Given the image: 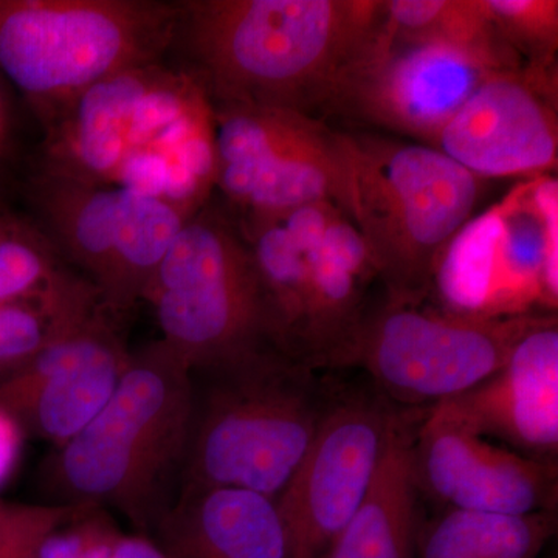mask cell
Listing matches in <instances>:
<instances>
[{"label":"cell","instance_id":"6da1fadb","mask_svg":"<svg viewBox=\"0 0 558 558\" xmlns=\"http://www.w3.org/2000/svg\"><path fill=\"white\" fill-rule=\"evenodd\" d=\"M175 44L211 105L315 117L340 108L379 39L385 0H186Z\"/></svg>","mask_w":558,"mask_h":558},{"label":"cell","instance_id":"7a4b0ae2","mask_svg":"<svg viewBox=\"0 0 558 558\" xmlns=\"http://www.w3.org/2000/svg\"><path fill=\"white\" fill-rule=\"evenodd\" d=\"M193 384L165 340L131 352L108 403L43 469L51 505L117 512L150 538L174 505L189 447Z\"/></svg>","mask_w":558,"mask_h":558},{"label":"cell","instance_id":"3957f363","mask_svg":"<svg viewBox=\"0 0 558 558\" xmlns=\"http://www.w3.org/2000/svg\"><path fill=\"white\" fill-rule=\"evenodd\" d=\"M193 409L180 492L231 487L275 498L310 449L332 395L279 351L191 371Z\"/></svg>","mask_w":558,"mask_h":558},{"label":"cell","instance_id":"277c9868","mask_svg":"<svg viewBox=\"0 0 558 558\" xmlns=\"http://www.w3.org/2000/svg\"><path fill=\"white\" fill-rule=\"evenodd\" d=\"M343 137L349 218L387 299L424 303L440 256L472 219L483 179L429 145L352 132Z\"/></svg>","mask_w":558,"mask_h":558},{"label":"cell","instance_id":"5b68a950","mask_svg":"<svg viewBox=\"0 0 558 558\" xmlns=\"http://www.w3.org/2000/svg\"><path fill=\"white\" fill-rule=\"evenodd\" d=\"M269 300L278 344L312 371L333 369L379 281L369 250L337 205L314 204L238 223Z\"/></svg>","mask_w":558,"mask_h":558},{"label":"cell","instance_id":"8992f818","mask_svg":"<svg viewBox=\"0 0 558 558\" xmlns=\"http://www.w3.org/2000/svg\"><path fill=\"white\" fill-rule=\"evenodd\" d=\"M178 24V3L0 0V73L44 124L92 84L160 64Z\"/></svg>","mask_w":558,"mask_h":558},{"label":"cell","instance_id":"52a82bcc","mask_svg":"<svg viewBox=\"0 0 558 558\" xmlns=\"http://www.w3.org/2000/svg\"><path fill=\"white\" fill-rule=\"evenodd\" d=\"M143 301L156 312L161 340L191 371L282 352L247 241L208 202L179 231Z\"/></svg>","mask_w":558,"mask_h":558},{"label":"cell","instance_id":"ba28073f","mask_svg":"<svg viewBox=\"0 0 558 558\" xmlns=\"http://www.w3.org/2000/svg\"><path fill=\"white\" fill-rule=\"evenodd\" d=\"M543 314H464L398 303L369 306L337 359L362 368L400 409L428 410L494 376Z\"/></svg>","mask_w":558,"mask_h":558},{"label":"cell","instance_id":"9c48e42d","mask_svg":"<svg viewBox=\"0 0 558 558\" xmlns=\"http://www.w3.org/2000/svg\"><path fill=\"white\" fill-rule=\"evenodd\" d=\"M216 189L244 218L306 205H337L349 216L343 132L299 110L211 105Z\"/></svg>","mask_w":558,"mask_h":558},{"label":"cell","instance_id":"30bf717a","mask_svg":"<svg viewBox=\"0 0 558 558\" xmlns=\"http://www.w3.org/2000/svg\"><path fill=\"white\" fill-rule=\"evenodd\" d=\"M399 407L379 392L336 395L310 449L275 498L286 558H326L379 469Z\"/></svg>","mask_w":558,"mask_h":558},{"label":"cell","instance_id":"8fae6325","mask_svg":"<svg viewBox=\"0 0 558 558\" xmlns=\"http://www.w3.org/2000/svg\"><path fill=\"white\" fill-rule=\"evenodd\" d=\"M119 325L98 306L62 326L24 365L0 376V409L25 435L64 446L119 387L131 357Z\"/></svg>","mask_w":558,"mask_h":558},{"label":"cell","instance_id":"7c38bea8","mask_svg":"<svg viewBox=\"0 0 558 558\" xmlns=\"http://www.w3.org/2000/svg\"><path fill=\"white\" fill-rule=\"evenodd\" d=\"M476 178L546 174L557 167V73H492L433 140Z\"/></svg>","mask_w":558,"mask_h":558},{"label":"cell","instance_id":"4fadbf2b","mask_svg":"<svg viewBox=\"0 0 558 558\" xmlns=\"http://www.w3.org/2000/svg\"><path fill=\"white\" fill-rule=\"evenodd\" d=\"M422 494L451 510L557 512V462L524 457L428 409L414 442Z\"/></svg>","mask_w":558,"mask_h":558},{"label":"cell","instance_id":"5bb4252c","mask_svg":"<svg viewBox=\"0 0 558 558\" xmlns=\"http://www.w3.org/2000/svg\"><path fill=\"white\" fill-rule=\"evenodd\" d=\"M494 70L472 54L429 43H400L381 31L339 109L432 145Z\"/></svg>","mask_w":558,"mask_h":558},{"label":"cell","instance_id":"9a60e30c","mask_svg":"<svg viewBox=\"0 0 558 558\" xmlns=\"http://www.w3.org/2000/svg\"><path fill=\"white\" fill-rule=\"evenodd\" d=\"M481 438L524 457L557 462L558 319L545 315L494 376L432 407Z\"/></svg>","mask_w":558,"mask_h":558},{"label":"cell","instance_id":"2e32d148","mask_svg":"<svg viewBox=\"0 0 558 558\" xmlns=\"http://www.w3.org/2000/svg\"><path fill=\"white\" fill-rule=\"evenodd\" d=\"M490 277L481 314H531L558 304V182L535 175L495 205Z\"/></svg>","mask_w":558,"mask_h":558},{"label":"cell","instance_id":"e0dca14e","mask_svg":"<svg viewBox=\"0 0 558 558\" xmlns=\"http://www.w3.org/2000/svg\"><path fill=\"white\" fill-rule=\"evenodd\" d=\"M161 64L124 70L92 84L43 124V172L110 185L124 150L132 116Z\"/></svg>","mask_w":558,"mask_h":558},{"label":"cell","instance_id":"ac0fdd59","mask_svg":"<svg viewBox=\"0 0 558 558\" xmlns=\"http://www.w3.org/2000/svg\"><path fill=\"white\" fill-rule=\"evenodd\" d=\"M150 539L167 558H286L274 499L244 488L180 492Z\"/></svg>","mask_w":558,"mask_h":558},{"label":"cell","instance_id":"d6986e66","mask_svg":"<svg viewBox=\"0 0 558 558\" xmlns=\"http://www.w3.org/2000/svg\"><path fill=\"white\" fill-rule=\"evenodd\" d=\"M425 411L399 407L368 494L326 558H417L424 526L414 442Z\"/></svg>","mask_w":558,"mask_h":558},{"label":"cell","instance_id":"ffe728a7","mask_svg":"<svg viewBox=\"0 0 558 558\" xmlns=\"http://www.w3.org/2000/svg\"><path fill=\"white\" fill-rule=\"evenodd\" d=\"M33 199L62 258L101 300L119 241L123 189L40 171L33 180Z\"/></svg>","mask_w":558,"mask_h":558},{"label":"cell","instance_id":"44dd1931","mask_svg":"<svg viewBox=\"0 0 558 558\" xmlns=\"http://www.w3.org/2000/svg\"><path fill=\"white\" fill-rule=\"evenodd\" d=\"M189 216L167 202L123 189L119 241L101 303L113 318L124 319L143 301L172 242Z\"/></svg>","mask_w":558,"mask_h":558},{"label":"cell","instance_id":"7402d4cb","mask_svg":"<svg viewBox=\"0 0 558 558\" xmlns=\"http://www.w3.org/2000/svg\"><path fill=\"white\" fill-rule=\"evenodd\" d=\"M384 31L400 43L453 47L494 72L524 68L488 16L484 0H385Z\"/></svg>","mask_w":558,"mask_h":558},{"label":"cell","instance_id":"603a6c76","mask_svg":"<svg viewBox=\"0 0 558 558\" xmlns=\"http://www.w3.org/2000/svg\"><path fill=\"white\" fill-rule=\"evenodd\" d=\"M557 532V512L526 515L451 510L422 529L417 558H538Z\"/></svg>","mask_w":558,"mask_h":558},{"label":"cell","instance_id":"cb8c5ba5","mask_svg":"<svg viewBox=\"0 0 558 558\" xmlns=\"http://www.w3.org/2000/svg\"><path fill=\"white\" fill-rule=\"evenodd\" d=\"M101 306L97 289L70 271L39 299L0 306V376L20 368L72 319Z\"/></svg>","mask_w":558,"mask_h":558},{"label":"cell","instance_id":"d4e9b609","mask_svg":"<svg viewBox=\"0 0 558 558\" xmlns=\"http://www.w3.org/2000/svg\"><path fill=\"white\" fill-rule=\"evenodd\" d=\"M70 271L43 227L0 211V306L39 299Z\"/></svg>","mask_w":558,"mask_h":558},{"label":"cell","instance_id":"484cf974","mask_svg":"<svg viewBox=\"0 0 558 558\" xmlns=\"http://www.w3.org/2000/svg\"><path fill=\"white\" fill-rule=\"evenodd\" d=\"M484 7L524 68L557 73V0H484Z\"/></svg>","mask_w":558,"mask_h":558},{"label":"cell","instance_id":"4316f807","mask_svg":"<svg viewBox=\"0 0 558 558\" xmlns=\"http://www.w3.org/2000/svg\"><path fill=\"white\" fill-rule=\"evenodd\" d=\"M24 429L7 411L0 409V490L9 483L20 462Z\"/></svg>","mask_w":558,"mask_h":558},{"label":"cell","instance_id":"83f0119b","mask_svg":"<svg viewBox=\"0 0 558 558\" xmlns=\"http://www.w3.org/2000/svg\"><path fill=\"white\" fill-rule=\"evenodd\" d=\"M109 558H167L149 537L140 534H121Z\"/></svg>","mask_w":558,"mask_h":558},{"label":"cell","instance_id":"f1b7e54d","mask_svg":"<svg viewBox=\"0 0 558 558\" xmlns=\"http://www.w3.org/2000/svg\"><path fill=\"white\" fill-rule=\"evenodd\" d=\"M11 134V106L7 81L0 73V160L5 154Z\"/></svg>","mask_w":558,"mask_h":558}]
</instances>
